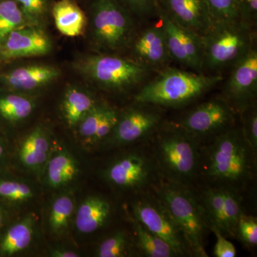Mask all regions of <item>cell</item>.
Instances as JSON below:
<instances>
[{
    "label": "cell",
    "instance_id": "1",
    "mask_svg": "<svg viewBox=\"0 0 257 257\" xmlns=\"http://www.w3.org/2000/svg\"><path fill=\"white\" fill-rule=\"evenodd\" d=\"M256 154L241 128L231 127L216 135L203 150L199 176L209 186L240 193L254 177Z\"/></svg>",
    "mask_w": 257,
    "mask_h": 257
},
{
    "label": "cell",
    "instance_id": "2",
    "mask_svg": "<svg viewBox=\"0 0 257 257\" xmlns=\"http://www.w3.org/2000/svg\"><path fill=\"white\" fill-rule=\"evenodd\" d=\"M151 135L152 155L161 177L192 187L199 175L200 142L178 124H161Z\"/></svg>",
    "mask_w": 257,
    "mask_h": 257
},
{
    "label": "cell",
    "instance_id": "3",
    "mask_svg": "<svg viewBox=\"0 0 257 257\" xmlns=\"http://www.w3.org/2000/svg\"><path fill=\"white\" fill-rule=\"evenodd\" d=\"M152 188L182 233L189 254L208 256L205 244L210 226L199 196L192 187L161 177Z\"/></svg>",
    "mask_w": 257,
    "mask_h": 257
},
{
    "label": "cell",
    "instance_id": "4",
    "mask_svg": "<svg viewBox=\"0 0 257 257\" xmlns=\"http://www.w3.org/2000/svg\"><path fill=\"white\" fill-rule=\"evenodd\" d=\"M223 80L221 75L178 69H166L135 96L138 104L180 107L196 100Z\"/></svg>",
    "mask_w": 257,
    "mask_h": 257
},
{
    "label": "cell",
    "instance_id": "5",
    "mask_svg": "<svg viewBox=\"0 0 257 257\" xmlns=\"http://www.w3.org/2000/svg\"><path fill=\"white\" fill-rule=\"evenodd\" d=\"M202 37L204 68L221 71L254 47V27L238 21H213Z\"/></svg>",
    "mask_w": 257,
    "mask_h": 257
},
{
    "label": "cell",
    "instance_id": "6",
    "mask_svg": "<svg viewBox=\"0 0 257 257\" xmlns=\"http://www.w3.org/2000/svg\"><path fill=\"white\" fill-rule=\"evenodd\" d=\"M88 78L106 89L124 91L146 79L151 67L139 61L110 55H92L80 64Z\"/></svg>",
    "mask_w": 257,
    "mask_h": 257
},
{
    "label": "cell",
    "instance_id": "7",
    "mask_svg": "<svg viewBox=\"0 0 257 257\" xmlns=\"http://www.w3.org/2000/svg\"><path fill=\"white\" fill-rule=\"evenodd\" d=\"M93 34L98 45L109 50L124 47L134 31L130 11L119 0H93Z\"/></svg>",
    "mask_w": 257,
    "mask_h": 257
},
{
    "label": "cell",
    "instance_id": "8",
    "mask_svg": "<svg viewBox=\"0 0 257 257\" xmlns=\"http://www.w3.org/2000/svg\"><path fill=\"white\" fill-rule=\"evenodd\" d=\"M106 178L121 189L146 190L161 178L152 152H133L120 157L108 167Z\"/></svg>",
    "mask_w": 257,
    "mask_h": 257
},
{
    "label": "cell",
    "instance_id": "9",
    "mask_svg": "<svg viewBox=\"0 0 257 257\" xmlns=\"http://www.w3.org/2000/svg\"><path fill=\"white\" fill-rule=\"evenodd\" d=\"M234 117L229 103L224 98H215L195 106L177 124L200 142L232 127Z\"/></svg>",
    "mask_w": 257,
    "mask_h": 257
},
{
    "label": "cell",
    "instance_id": "10",
    "mask_svg": "<svg viewBox=\"0 0 257 257\" xmlns=\"http://www.w3.org/2000/svg\"><path fill=\"white\" fill-rule=\"evenodd\" d=\"M135 220L165 241L179 256L189 254L183 236L168 211L154 194H145L133 205Z\"/></svg>",
    "mask_w": 257,
    "mask_h": 257
},
{
    "label": "cell",
    "instance_id": "11",
    "mask_svg": "<svg viewBox=\"0 0 257 257\" xmlns=\"http://www.w3.org/2000/svg\"><path fill=\"white\" fill-rule=\"evenodd\" d=\"M157 14L162 22L171 59H173L195 72L204 69L202 37L195 32L180 26L166 14L160 7Z\"/></svg>",
    "mask_w": 257,
    "mask_h": 257
},
{
    "label": "cell",
    "instance_id": "12",
    "mask_svg": "<svg viewBox=\"0 0 257 257\" xmlns=\"http://www.w3.org/2000/svg\"><path fill=\"white\" fill-rule=\"evenodd\" d=\"M225 84L224 99L235 111L241 113L256 104L257 95V50L252 47L232 65Z\"/></svg>",
    "mask_w": 257,
    "mask_h": 257
},
{
    "label": "cell",
    "instance_id": "13",
    "mask_svg": "<svg viewBox=\"0 0 257 257\" xmlns=\"http://www.w3.org/2000/svg\"><path fill=\"white\" fill-rule=\"evenodd\" d=\"M119 116L111 135L113 143L124 145L151 135L161 125L162 115L150 104H141Z\"/></svg>",
    "mask_w": 257,
    "mask_h": 257
},
{
    "label": "cell",
    "instance_id": "14",
    "mask_svg": "<svg viewBox=\"0 0 257 257\" xmlns=\"http://www.w3.org/2000/svg\"><path fill=\"white\" fill-rule=\"evenodd\" d=\"M159 7L180 26L202 36L213 20L204 0H157Z\"/></svg>",
    "mask_w": 257,
    "mask_h": 257
},
{
    "label": "cell",
    "instance_id": "15",
    "mask_svg": "<svg viewBox=\"0 0 257 257\" xmlns=\"http://www.w3.org/2000/svg\"><path fill=\"white\" fill-rule=\"evenodd\" d=\"M0 49L4 58L15 60L47 55L52 49V44L41 30L21 27L8 35Z\"/></svg>",
    "mask_w": 257,
    "mask_h": 257
},
{
    "label": "cell",
    "instance_id": "16",
    "mask_svg": "<svg viewBox=\"0 0 257 257\" xmlns=\"http://www.w3.org/2000/svg\"><path fill=\"white\" fill-rule=\"evenodd\" d=\"M134 53L139 62L150 67L167 63L171 57L162 26L145 30L134 44Z\"/></svg>",
    "mask_w": 257,
    "mask_h": 257
},
{
    "label": "cell",
    "instance_id": "17",
    "mask_svg": "<svg viewBox=\"0 0 257 257\" xmlns=\"http://www.w3.org/2000/svg\"><path fill=\"white\" fill-rule=\"evenodd\" d=\"M111 212V204L106 199L98 196L88 197L77 210L76 227L82 234L95 232L106 224Z\"/></svg>",
    "mask_w": 257,
    "mask_h": 257
},
{
    "label": "cell",
    "instance_id": "18",
    "mask_svg": "<svg viewBox=\"0 0 257 257\" xmlns=\"http://www.w3.org/2000/svg\"><path fill=\"white\" fill-rule=\"evenodd\" d=\"M60 72L47 65H31L15 69L5 75V82L10 87L20 90H32L55 80Z\"/></svg>",
    "mask_w": 257,
    "mask_h": 257
},
{
    "label": "cell",
    "instance_id": "19",
    "mask_svg": "<svg viewBox=\"0 0 257 257\" xmlns=\"http://www.w3.org/2000/svg\"><path fill=\"white\" fill-rule=\"evenodd\" d=\"M56 28L64 36L74 37L82 35L85 28L86 16L73 0H59L52 8Z\"/></svg>",
    "mask_w": 257,
    "mask_h": 257
},
{
    "label": "cell",
    "instance_id": "20",
    "mask_svg": "<svg viewBox=\"0 0 257 257\" xmlns=\"http://www.w3.org/2000/svg\"><path fill=\"white\" fill-rule=\"evenodd\" d=\"M50 150V140L46 134L41 128H35L20 147V161L25 167L35 170L46 162Z\"/></svg>",
    "mask_w": 257,
    "mask_h": 257
},
{
    "label": "cell",
    "instance_id": "21",
    "mask_svg": "<svg viewBox=\"0 0 257 257\" xmlns=\"http://www.w3.org/2000/svg\"><path fill=\"white\" fill-rule=\"evenodd\" d=\"M78 174L76 161L67 152H61L52 157L46 170L47 183L53 188H59L70 183Z\"/></svg>",
    "mask_w": 257,
    "mask_h": 257
},
{
    "label": "cell",
    "instance_id": "22",
    "mask_svg": "<svg viewBox=\"0 0 257 257\" xmlns=\"http://www.w3.org/2000/svg\"><path fill=\"white\" fill-rule=\"evenodd\" d=\"M33 226L31 216H27L13 225L5 234L0 244L2 254L11 256L28 248L32 242Z\"/></svg>",
    "mask_w": 257,
    "mask_h": 257
},
{
    "label": "cell",
    "instance_id": "23",
    "mask_svg": "<svg viewBox=\"0 0 257 257\" xmlns=\"http://www.w3.org/2000/svg\"><path fill=\"white\" fill-rule=\"evenodd\" d=\"M198 196L205 211L210 228H215L224 236H227L224 214V201L220 187L207 186Z\"/></svg>",
    "mask_w": 257,
    "mask_h": 257
},
{
    "label": "cell",
    "instance_id": "24",
    "mask_svg": "<svg viewBox=\"0 0 257 257\" xmlns=\"http://www.w3.org/2000/svg\"><path fill=\"white\" fill-rule=\"evenodd\" d=\"M134 228L137 236L138 247L144 254L149 257L178 256L170 245L149 231L139 221H134Z\"/></svg>",
    "mask_w": 257,
    "mask_h": 257
},
{
    "label": "cell",
    "instance_id": "25",
    "mask_svg": "<svg viewBox=\"0 0 257 257\" xmlns=\"http://www.w3.org/2000/svg\"><path fill=\"white\" fill-rule=\"evenodd\" d=\"M96 105L92 97L87 93L71 88L65 94L63 110L66 121L70 127L79 124L88 111Z\"/></svg>",
    "mask_w": 257,
    "mask_h": 257
},
{
    "label": "cell",
    "instance_id": "26",
    "mask_svg": "<svg viewBox=\"0 0 257 257\" xmlns=\"http://www.w3.org/2000/svg\"><path fill=\"white\" fill-rule=\"evenodd\" d=\"M26 20L15 0H0V47L12 32L23 27Z\"/></svg>",
    "mask_w": 257,
    "mask_h": 257
},
{
    "label": "cell",
    "instance_id": "27",
    "mask_svg": "<svg viewBox=\"0 0 257 257\" xmlns=\"http://www.w3.org/2000/svg\"><path fill=\"white\" fill-rule=\"evenodd\" d=\"M74 209V201L70 196L62 195L55 199L51 207L49 219L52 232L60 234L67 229Z\"/></svg>",
    "mask_w": 257,
    "mask_h": 257
},
{
    "label": "cell",
    "instance_id": "28",
    "mask_svg": "<svg viewBox=\"0 0 257 257\" xmlns=\"http://www.w3.org/2000/svg\"><path fill=\"white\" fill-rule=\"evenodd\" d=\"M33 108V102L25 96L10 94L0 98V114L10 121L25 119Z\"/></svg>",
    "mask_w": 257,
    "mask_h": 257
},
{
    "label": "cell",
    "instance_id": "29",
    "mask_svg": "<svg viewBox=\"0 0 257 257\" xmlns=\"http://www.w3.org/2000/svg\"><path fill=\"white\" fill-rule=\"evenodd\" d=\"M221 188V187H220ZM224 201V214L227 236H236V228L243 211L239 193L231 189L221 188Z\"/></svg>",
    "mask_w": 257,
    "mask_h": 257
},
{
    "label": "cell",
    "instance_id": "30",
    "mask_svg": "<svg viewBox=\"0 0 257 257\" xmlns=\"http://www.w3.org/2000/svg\"><path fill=\"white\" fill-rule=\"evenodd\" d=\"M214 21L241 20L236 0H204Z\"/></svg>",
    "mask_w": 257,
    "mask_h": 257
},
{
    "label": "cell",
    "instance_id": "31",
    "mask_svg": "<svg viewBox=\"0 0 257 257\" xmlns=\"http://www.w3.org/2000/svg\"><path fill=\"white\" fill-rule=\"evenodd\" d=\"M128 240L123 231L115 233L99 244L97 254L99 257H121L127 252Z\"/></svg>",
    "mask_w": 257,
    "mask_h": 257
},
{
    "label": "cell",
    "instance_id": "32",
    "mask_svg": "<svg viewBox=\"0 0 257 257\" xmlns=\"http://www.w3.org/2000/svg\"><path fill=\"white\" fill-rule=\"evenodd\" d=\"M31 187L23 182L0 180V197L12 202H25L33 197Z\"/></svg>",
    "mask_w": 257,
    "mask_h": 257
},
{
    "label": "cell",
    "instance_id": "33",
    "mask_svg": "<svg viewBox=\"0 0 257 257\" xmlns=\"http://www.w3.org/2000/svg\"><path fill=\"white\" fill-rule=\"evenodd\" d=\"M106 107L104 104H96L83 116L78 124L80 136L92 140Z\"/></svg>",
    "mask_w": 257,
    "mask_h": 257
},
{
    "label": "cell",
    "instance_id": "34",
    "mask_svg": "<svg viewBox=\"0 0 257 257\" xmlns=\"http://www.w3.org/2000/svg\"><path fill=\"white\" fill-rule=\"evenodd\" d=\"M236 236L245 244L254 247L257 244V221L256 218L242 212L240 216L236 228Z\"/></svg>",
    "mask_w": 257,
    "mask_h": 257
},
{
    "label": "cell",
    "instance_id": "35",
    "mask_svg": "<svg viewBox=\"0 0 257 257\" xmlns=\"http://www.w3.org/2000/svg\"><path fill=\"white\" fill-rule=\"evenodd\" d=\"M242 120L243 133L251 145L253 151L257 153V109L256 104L246 108L240 113Z\"/></svg>",
    "mask_w": 257,
    "mask_h": 257
},
{
    "label": "cell",
    "instance_id": "36",
    "mask_svg": "<svg viewBox=\"0 0 257 257\" xmlns=\"http://www.w3.org/2000/svg\"><path fill=\"white\" fill-rule=\"evenodd\" d=\"M119 117L117 111L107 106L101 117L96 133L91 140L92 143H99L109 137L116 126Z\"/></svg>",
    "mask_w": 257,
    "mask_h": 257
},
{
    "label": "cell",
    "instance_id": "37",
    "mask_svg": "<svg viewBox=\"0 0 257 257\" xmlns=\"http://www.w3.org/2000/svg\"><path fill=\"white\" fill-rule=\"evenodd\" d=\"M25 18L29 20H37L46 12L47 0H15Z\"/></svg>",
    "mask_w": 257,
    "mask_h": 257
},
{
    "label": "cell",
    "instance_id": "38",
    "mask_svg": "<svg viewBox=\"0 0 257 257\" xmlns=\"http://www.w3.org/2000/svg\"><path fill=\"white\" fill-rule=\"evenodd\" d=\"M130 12L140 17H147L157 13V0H119Z\"/></svg>",
    "mask_w": 257,
    "mask_h": 257
},
{
    "label": "cell",
    "instance_id": "39",
    "mask_svg": "<svg viewBox=\"0 0 257 257\" xmlns=\"http://www.w3.org/2000/svg\"><path fill=\"white\" fill-rule=\"evenodd\" d=\"M211 231L215 234L216 241L214 248V254L216 257H234L236 256V248L231 241L215 228H210Z\"/></svg>",
    "mask_w": 257,
    "mask_h": 257
},
{
    "label": "cell",
    "instance_id": "40",
    "mask_svg": "<svg viewBox=\"0 0 257 257\" xmlns=\"http://www.w3.org/2000/svg\"><path fill=\"white\" fill-rule=\"evenodd\" d=\"M241 20L254 27L257 20V0H236Z\"/></svg>",
    "mask_w": 257,
    "mask_h": 257
},
{
    "label": "cell",
    "instance_id": "41",
    "mask_svg": "<svg viewBox=\"0 0 257 257\" xmlns=\"http://www.w3.org/2000/svg\"><path fill=\"white\" fill-rule=\"evenodd\" d=\"M52 256L54 257H77L78 253L72 251L64 249H55L51 252Z\"/></svg>",
    "mask_w": 257,
    "mask_h": 257
},
{
    "label": "cell",
    "instance_id": "42",
    "mask_svg": "<svg viewBox=\"0 0 257 257\" xmlns=\"http://www.w3.org/2000/svg\"><path fill=\"white\" fill-rule=\"evenodd\" d=\"M3 220H4V216H3V212L0 210V226L3 224Z\"/></svg>",
    "mask_w": 257,
    "mask_h": 257
},
{
    "label": "cell",
    "instance_id": "43",
    "mask_svg": "<svg viewBox=\"0 0 257 257\" xmlns=\"http://www.w3.org/2000/svg\"><path fill=\"white\" fill-rule=\"evenodd\" d=\"M3 147L1 145H0V157L2 156V155H3Z\"/></svg>",
    "mask_w": 257,
    "mask_h": 257
}]
</instances>
